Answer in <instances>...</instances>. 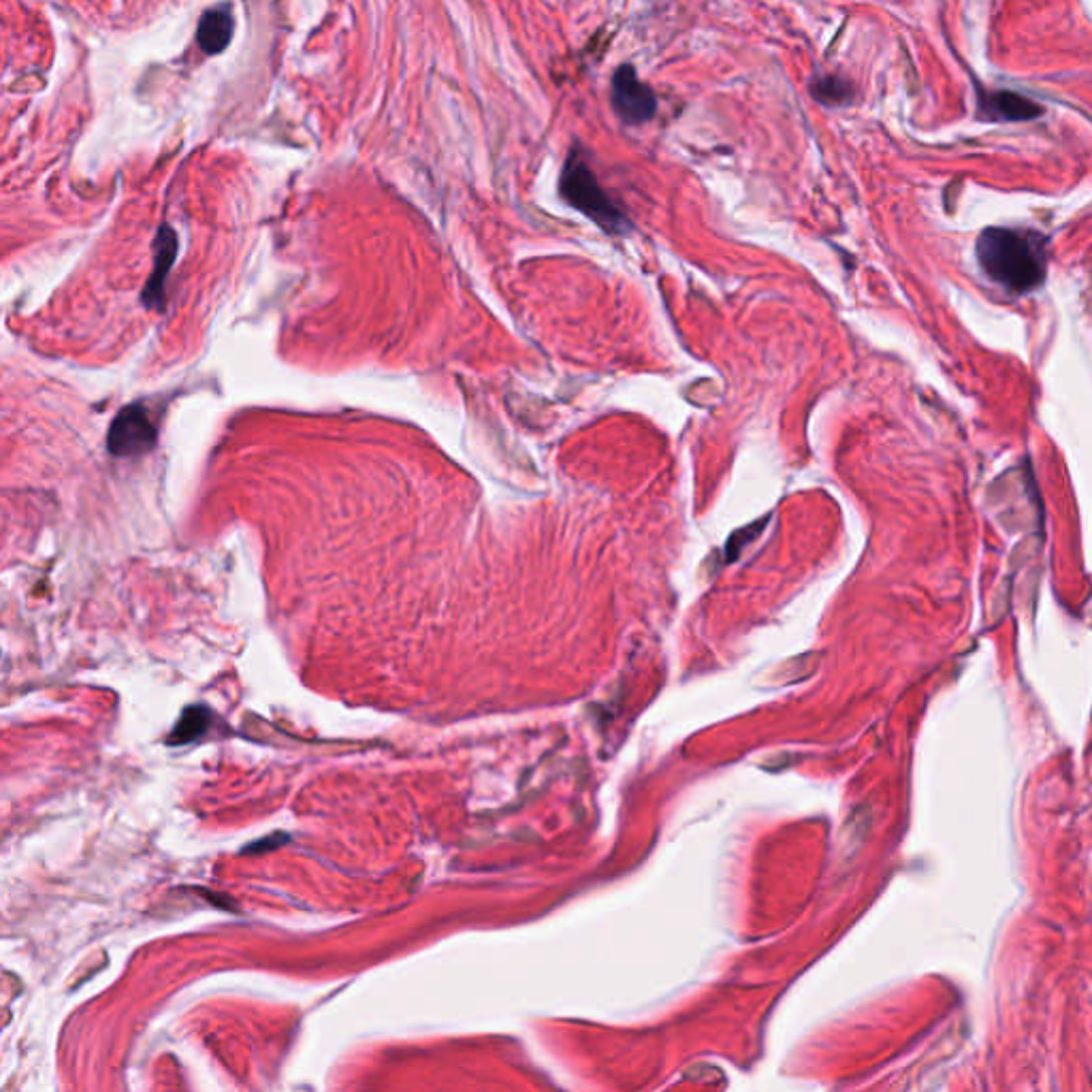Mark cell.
<instances>
[{
  "mask_svg": "<svg viewBox=\"0 0 1092 1092\" xmlns=\"http://www.w3.org/2000/svg\"><path fill=\"white\" fill-rule=\"evenodd\" d=\"M975 256L986 278L1009 295L1039 288L1048 273L1046 239L1031 229L990 226L977 237Z\"/></svg>",
  "mask_w": 1092,
  "mask_h": 1092,
  "instance_id": "1",
  "label": "cell"
},
{
  "mask_svg": "<svg viewBox=\"0 0 1092 1092\" xmlns=\"http://www.w3.org/2000/svg\"><path fill=\"white\" fill-rule=\"evenodd\" d=\"M560 190L570 205L583 211L587 218H592L605 231L626 233L630 229V222L624 211L615 205L605 188L598 184L592 167L587 165L585 156L577 150L570 152L566 160Z\"/></svg>",
  "mask_w": 1092,
  "mask_h": 1092,
  "instance_id": "2",
  "label": "cell"
},
{
  "mask_svg": "<svg viewBox=\"0 0 1092 1092\" xmlns=\"http://www.w3.org/2000/svg\"><path fill=\"white\" fill-rule=\"evenodd\" d=\"M156 444V425L141 403H130L113 418L107 450L113 457H137V454L150 452Z\"/></svg>",
  "mask_w": 1092,
  "mask_h": 1092,
  "instance_id": "3",
  "label": "cell"
},
{
  "mask_svg": "<svg viewBox=\"0 0 1092 1092\" xmlns=\"http://www.w3.org/2000/svg\"><path fill=\"white\" fill-rule=\"evenodd\" d=\"M613 109L626 124H645L656 118L658 96L636 75L630 64L619 67L611 86Z\"/></svg>",
  "mask_w": 1092,
  "mask_h": 1092,
  "instance_id": "4",
  "label": "cell"
},
{
  "mask_svg": "<svg viewBox=\"0 0 1092 1092\" xmlns=\"http://www.w3.org/2000/svg\"><path fill=\"white\" fill-rule=\"evenodd\" d=\"M1041 113L1043 107L1012 90L977 92V116L990 122H1029Z\"/></svg>",
  "mask_w": 1092,
  "mask_h": 1092,
  "instance_id": "5",
  "label": "cell"
},
{
  "mask_svg": "<svg viewBox=\"0 0 1092 1092\" xmlns=\"http://www.w3.org/2000/svg\"><path fill=\"white\" fill-rule=\"evenodd\" d=\"M177 254V235L169 226H162L154 241V271L143 288V303L148 307H162L165 303V282Z\"/></svg>",
  "mask_w": 1092,
  "mask_h": 1092,
  "instance_id": "6",
  "label": "cell"
},
{
  "mask_svg": "<svg viewBox=\"0 0 1092 1092\" xmlns=\"http://www.w3.org/2000/svg\"><path fill=\"white\" fill-rule=\"evenodd\" d=\"M233 26V13L226 5L205 11L197 28V41L201 50L209 56L224 52L226 45L231 43Z\"/></svg>",
  "mask_w": 1092,
  "mask_h": 1092,
  "instance_id": "7",
  "label": "cell"
},
{
  "mask_svg": "<svg viewBox=\"0 0 1092 1092\" xmlns=\"http://www.w3.org/2000/svg\"><path fill=\"white\" fill-rule=\"evenodd\" d=\"M811 94L822 105H847L854 96L850 81L839 75H815L811 81Z\"/></svg>",
  "mask_w": 1092,
  "mask_h": 1092,
  "instance_id": "8",
  "label": "cell"
}]
</instances>
